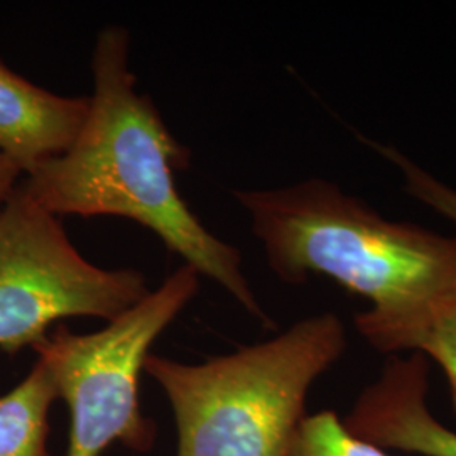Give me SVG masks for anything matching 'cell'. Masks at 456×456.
<instances>
[{
	"instance_id": "6da1fadb",
	"label": "cell",
	"mask_w": 456,
	"mask_h": 456,
	"mask_svg": "<svg viewBox=\"0 0 456 456\" xmlns=\"http://www.w3.org/2000/svg\"><path fill=\"white\" fill-rule=\"evenodd\" d=\"M131 34L109 26L92 54L94 94L82 131L63 154L20 181L34 201L56 216H120L149 228L169 252L210 277L265 326L237 247L213 235L176 188L190 166L188 147L167 129L151 97L137 92L129 66Z\"/></svg>"
},
{
	"instance_id": "7a4b0ae2",
	"label": "cell",
	"mask_w": 456,
	"mask_h": 456,
	"mask_svg": "<svg viewBox=\"0 0 456 456\" xmlns=\"http://www.w3.org/2000/svg\"><path fill=\"white\" fill-rule=\"evenodd\" d=\"M233 196L282 282L330 277L377 311L403 310L456 288V237L387 220L331 181Z\"/></svg>"
},
{
	"instance_id": "3957f363",
	"label": "cell",
	"mask_w": 456,
	"mask_h": 456,
	"mask_svg": "<svg viewBox=\"0 0 456 456\" xmlns=\"http://www.w3.org/2000/svg\"><path fill=\"white\" fill-rule=\"evenodd\" d=\"M345 348L342 320L322 313L196 365L149 354L144 372L169 399L178 456H288L311 386Z\"/></svg>"
},
{
	"instance_id": "277c9868",
	"label": "cell",
	"mask_w": 456,
	"mask_h": 456,
	"mask_svg": "<svg viewBox=\"0 0 456 456\" xmlns=\"http://www.w3.org/2000/svg\"><path fill=\"white\" fill-rule=\"evenodd\" d=\"M200 274L183 264L131 310L88 335L65 325L33 350L69 409L68 456H100L115 441L149 452L156 426L142 416L139 375L151 345L200 289Z\"/></svg>"
},
{
	"instance_id": "5b68a950",
	"label": "cell",
	"mask_w": 456,
	"mask_h": 456,
	"mask_svg": "<svg viewBox=\"0 0 456 456\" xmlns=\"http://www.w3.org/2000/svg\"><path fill=\"white\" fill-rule=\"evenodd\" d=\"M135 269H102L71 244L60 216L20 184L0 210V350L34 348L49 328L77 316L107 323L146 297Z\"/></svg>"
},
{
	"instance_id": "8992f818",
	"label": "cell",
	"mask_w": 456,
	"mask_h": 456,
	"mask_svg": "<svg viewBox=\"0 0 456 456\" xmlns=\"http://www.w3.org/2000/svg\"><path fill=\"white\" fill-rule=\"evenodd\" d=\"M428 392L429 360L421 354L392 355L343 424L355 438L386 452L456 456V433L435 418Z\"/></svg>"
},
{
	"instance_id": "52a82bcc",
	"label": "cell",
	"mask_w": 456,
	"mask_h": 456,
	"mask_svg": "<svg viewBox=\"0 0 456 456\" xmlns=\"http://www.w3.org/2000/svg\"><path fill=\"white\" fill-rule=\"evenodd\" d=\"M88 109L90 97L56 95L0 60V152L24 176L71 146Z\"/></svg>"
},
{
	"instance_id": "ba28073f",
	"label": "cell",
	"mask_w": 456,
	"mask_h": 456,
	"mask_svg": "<svg viewBox=\"0 0 456 456\" xmlns=\"http://www.w3.org/2000/svg\"><path fill=\"white\" fill-rule=\"evenodd\" d=\"M355 326L379 352L421 354L436 362L448 377L456 411V288L403 310L362 311Z\"/></svg>"
},
{
	"instance_id": "9c48e42d",
	"label": "cell",
	"mask_w": 456,
	"mask_h": 456,
	"mask_svg": "<svg viewBox=\"0 0 456 456\" xmlns=\"http://www.w3.org/2000/svg\"><path fill=\"white\" fill-rule=\"evenodd\" d=\"M56 399V382L37 360L22 382L0 395V456H51L49 411Z\"/></svg>"
},
{
	"instance_id": "30bf717a",
	"label": "cell",
	"mask_w": 456,
	"mask_h": 456,
	"mask_svg": "<svg viewBox=\"0 0 456 456\" xmlns=\"http://www.w3.org/2000/svg\"><path fill=\"white\" fill-rule=\"evenodd\" d=\"M288 456H391L367 441L355 438L333 411L306 416L296 435Z\"/></svg>"
},
{
	"instance_id": "8fae6325",
	"label": "cell",
	"mask_w": 456,
	"mask_h": 456,
	"mask_svg": "<svg viewBox=\"0 0 456 456\" xmlns=\"http://www.w3.org/2000/svg\"><path fill=\"white\" fill-rule=\"evenodd\" d=\"M359 139L399 171V175L404 180V191L411 198L418 200L419 203H423L424 207L444 216L456 227L455 188L438 180L435 175L426 171L419 164L414 163L397 147L382 144L379 141L367 139L363 135H359Z\"/></svg>"
},
{
	"instance_id": "7c38bea8",
	"label": "cell",
	"mask_w": 456,
	"mask_h": 456,
	"mask_svg": "<svg viewBox=\"0 0 456 456\" xmlns=\"http://www.w3.org/2000/svg\"><path fill=\"white\" fill-rule=\"evenodd\" d=\"M22 178V169L12 159L0 152V210L5 207L9 198L14 195Z\"/></svg>"
}]
</instances>
